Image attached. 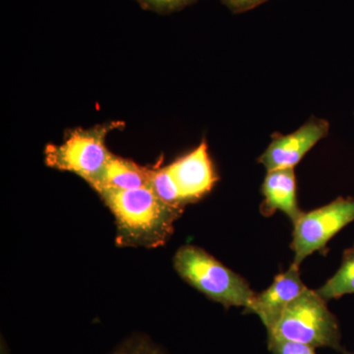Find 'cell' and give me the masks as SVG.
<instances>
[{
	"label": "cell",
	"mask_w": 354,
	"mask_h": 354,
	"mask_svg": "<svg viewBox=\"0 0 354 354\" xmlns=\"http://www.w3.org/2000/svg\"><path fill=\"white\" fill-rule=\"evenodd\" d=\"M268 346L272 354H316L313 346L295 342L272 339L268 341Z\"/></svg>",
	"instance_id": "15"
},
{
	"label": "cell",
	"mask_w": 354,
	"mask_h": 354,
	"mask_svg": "<svg viewBox=\"0 0 354 354\" xmlns=\"http://www.w3.org/2000/svg\"><path fill=\"white\" fill-rule=\"evenodd\" d=\"M111 354H165L145 335L129 337L114 349Z\"/></svg>",
	"instance_id": "13"
},
{
	"label": "cell",
	"mask_w": 354,
	"mask_h": 354,
	"mask_svg": "<svg viewBox=\"0 0 354 354\" xmlns=\"http://www.w3.org/2000/svg\"><path fill=\"white\" fill-rule=\"evenodd\" d=\"M261 191L264 196L261 205L262 215L270 216L281 211L295 223L304 213L298 206L295 169L267 171Z\"/></svg>",
	"instance_id": "9"
},
{
	"label": "cell",
	"mask_w": 354,
	"mask_h": 354,
	"mask_svg": "<svg viewBox=\"0 0 354 354\" xmlns=\"http://www.w3.org/2000/svg\"><path fill=\"white\" fill-rule=\"evenodd\" d=\"M120 125L111 122L76 128L68 132L62 143L46 147L44 162L51 169L76 174L92 187L101 178L113 156L106 146V137Z\"/></svg>",
	"instance_id": "4"
},
{
	"label": "cell",
	"mask_w": 354,
	"mask_h": 354,
	"mask_svg": "<svg viewBox=\"0 0 354 354\" xmlns=\"http://www.w3.org/2000/svg\"><path fill=\"white\" fill-rule=\"evenodd\" d=\"M142 8L158 14H171L192 6L197 0H135Z\"/></svg>",
	"instance_id": "14"
},
{
	"label": "cell",
	"mask_w": 354,
	"mask_h": 354,
	"mask_svg": "<svg viewBox=\"0 0 354 354\" xmlns=\"http://www.w3.org/2000/svg\"><path fill=\"white\" fill-rule=\"evenodd\" d=\"M167 167L185 206L206 196L218 183V177L205 140L194 150L176 158Z\"/></svg>",
	"instance_id": "7"
},
{
	"label": "cell",
	"mask_w": 354,
	"mask_h": 354,
	"mask_svg": "<svg viewBox=\"0 0 354 354\" xmlns=\"http://www.w3.org/2000/svg\"><path fill=\"white\" fill-rule=\"evenodd\" d=\"M150 187V167H142L131 160L111 156L104 167L101 178L93 189L131 190Z\"/></svg>",
	"instance_id": "10"
},
{
	"label": "cell",
	"mask_w": 354,
	"mask_h": 354,
	"mask_svg": "<svg viewBox=\"0 0 354 354\" xmlns=\"http://www.w3.org/2000/svg\"><path fill=\"white\" fill-rule=\"evenodd\" d=\"M346 354H354V351H353V353H349V351H348V353H346Z\"/></svg>",
	"instance_id": "17"
},
{
	"label": "cell",
	"mask_w": 354,
	"mask_h": 354,
	"mask_svg": "<svg viewBox=\"0 0 354 354\" xmlns=\"http://www.w3.org/2000/svg\"><path fill=\"white\" fill-rule=\"evenodd\" d=\"M354 221V197H339L313 211L302 213L293 225L292 264L298 266L315 252L325 254L335 234Z\"/></svg>",
	"instance_id": "5"
},
{
	"label": "cell",
	"mask_w": 354,
	"mask_h": 354,
	"mask_svg": "<svg viewBox=\"0 0 354 354\" xmlns=\"http://www.w3.org/2000/svg\"><path fill=\"white\" fill-rule=\"evenodd\" d=\"M225 6L234 14H241L252 10L262 6L268 0H221Z\"/></svg>",
	"instance_id": "16"
},
{
	"label": "cell",
	"mask_w": 354,
	"mask_h": 354,
	"mask_svg": "<svg viewBox=\"0 0 354 354\" xmlns=\"http://www.w3.org/2000/svg\"><path fill=\"white\" fill-rule=\"evenodd\" d=\"M150 187L160 200L169 206L185 208L180 192L167 165L150 167Z\"/></svg>",
	"instance_id": "12"
},
{
	"label": "cell",
	"mask_w": 354,
	"mask_h": 354,
	"mask_svg": "<svg viewBox=\"0 0 354 354\" xmlns=\"http://www.w3.org/2000/svg\"><path fill=\"white\" fill-rule=\"evenodd\" d=\"M115 220L116 242L122 247L156 248L171 239L184 209L169 206L152 188L97 191Z\"/></svg>",
	"instance_id": "1"
},
{
	"label": "cell",
	"mask_w": 354,
	"mask_h": 354,
	"mask_svg": "<svg viewBox=\"0 0 354 354\" xmlns=\"http://www.w3.org/2000/svg\"><path fill=\"white\" fill-rule=\"evenodd\" d=\"M174 267L186 283L227 309L243 307L245 312L257 295L243 277L198 246H181L174 255Z\"/></svg>",
	"instance_id": "2"
},
{
	"label": "cell",
	"mask_w": 354,
	"mask_h": 354,
	"mask_svg": "<svg viewBox=\"0 0 354 354\" xmlns=\"http://www.w3.org/2000/svg\"><path fill=\"white\" fill-rule=\"evenodd\" d=\"M307 288L300 278L299 267L291 264L290 269L274 278L267 290L256 295L250 308L244 313L256 314L262 321L266 330H269L286 307Z\"/></svg>",
	"instance_id": "8"
},
{
	"label": "cell",
	"mask_w": 354,
	"mask_h": 354,
	"mask_svg": "<svg viewBox=\"0 0 354 354\" xmlns=\"http://www.w3.org/2000/svg\"><path fill=\"white\" fill-rule=\"evenodd\" d=\"M268 341L279 339L307 344L313 348H332L342 354L348 351L342 344V332L337 317L328 308L316 290L307 288L281 313L267 330Z\"/></svg>",
	"instance_id": "3"
},
{
	"label": "cell",
	"mask_w": 354,
	"mask_h": 354,
	"mask_svg": "<svg viewBox=\"0 0 354 354\" xmlns=\"http://www.w3.org/2000/svg\"><path fill=\"white\" fill-rule=\"evenodd\" d=\"M329 121L310 118L297 131L283 135L272 134V141L258 158L267 171L278 169H295L306 153L321 140L329 135Z\"/></svg>",
	"instance_id": "6"
},
{
	"label": "cell",
	"mask_w": 354,
	"mask_h": 354,
	"mask_svg": "<svg viewBox=\"0 0 354 354\" xmlns=\"http://www.w3.org/2000/svg\"><path fill=\"white\" fill-rule=\"evenodd\" d=\"M316 291L327 302L354 295V244L344 251L341 267L334 276Z\"/></svg>",
	"instance_id": "11"
}]
</instances>
